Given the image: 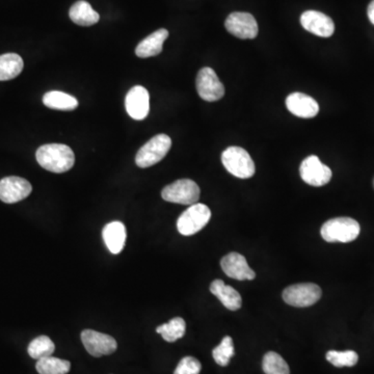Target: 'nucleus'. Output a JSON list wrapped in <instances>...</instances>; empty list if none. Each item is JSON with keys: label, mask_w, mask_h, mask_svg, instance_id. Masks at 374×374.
Here are the masks:
<instances>
[{"label": "nucleus", "mask_w": 374, "mask_h": 374, "mask_svg": "<svg viewBox=\"0 0 374 374\" xmlns=\"http://www.w3.org/2000/svg\"><path fill=\"white\" fill-rule=\"evenodd\" d=\"M36 158L43 168L56 174L68 172L75 164L74 152L63 144L41 146L36 150Z\"/></svg>", "instance_id": "1"}, {"label": "nucleus", "mask_w": 374, "mask_h": 374, "mask_svg": "<svg viewBox=\"0 0 374 374\" xmlns=\"http://www.w3.org/2000/svg\"><path fill=\"white\" fill-rule=\"evenodd\" d=\"M359 223L351 217H336L325 221L321 227V237L327 243H351L360 235Z\"/></svg>", "instance_id": "2"}, {"label": "nucleus", "mask_w": 374, "mask_h": 374, "mask_svg": "<svg viewBox=\"0 0 374 374\" xmlns=\"http://www.w3.org/2000/svg\"><path fill=\"white\" fill-rule=\"evenodd\" d=\"M172 147V140L164 133L157 134L138 150L135 164L138 168H146L162 162Z\"/></svg>", "instance_id": "3"}, {"label": "nucleus", "mask_w": 374, "mask_h": 374, "mask_svg": "<svg viewBox=\"0 0 374 374\" xmlns=\"http://www.w3.org/2000/svg\"><path fill=\"white\" fill-rule=\"evenodd\" d=\"M226 170L241 179H249L255 174V164L250 154L241 147H229L221 154Z\"/></svg>", "instance_id": "4"}, {"label": "nucleus", "mask_w": 374, "mask_h": 374, "mask_svg": "<svg viewBox=\"0 0 374 374\" xmlns=\"http://www.w3.org/2000/svg\"><path fill=\"white\" fill-rule=\"evenodd\" d=\"M200 187L190 179H180L166 185L162 197L166 202L181 205H194L200 199Z\"/></svg>", "instance_id": "5"}, {"label": "nucleus", "mask_w": 374, "mask_h": 374, "mask_svg": "<svg viewBox=\"0 0 374 374\" xmlns=\"http://www.w3.org/2000/svg\"><path fill=\"white\" fill-rule=\"evenodd\" d=\"M211 219V211L206 205L196 203L190 205L177 221V229L184 236H190L200 232Z\"/></svg>", "instance_id": "6"}, {"label": "nucleus", "mask_w": 374, "mask_h": 374, "mask_svg": "<svg viewBox=\"0 0 374 374\" xmlns=\"http://www.w3.org/2000/svg\"><path fill=\"white\" fill-rule=\"evenodd\" d=\"M320 287L314 283H300L289 286L283 292V300L290 306L305 308L316 304L320 300Z\"/></svg>", "instance_id": "7"}, {"label": "nucleus", "mask_w": 374, "mask_h": 374, "mask_svg": "<svg viewBox=\"0 0 374 374\" xmlns=\"http://www.w3.org/2000/svg\"><path fill=\"white\" fill-rule=\"evenodd\" d=\"M197 91L203 100L208 102L221 100L225 96V87L213 69L206 67L199 71Z\"/></svg>", "instance_id": "8"}, {"label": "nucleus", "mask_w": 374, "mask_h": 374, "mask_svg": "<svg viewBox=\"0 0 374 374\" xmlns=\"http://www.w3.org/2000/svg\"><path fill=\"white\" fill-rule=\"evenodd\" d=\"M81 341L87 353L95 358L111 355L118 349V343L115 338L96 331H83L81 333Z\"/></svg>", "instance_id": "9"}, {"label": "nucleus", "mask_w": 374, "mask_h": 374, "mask_svg": "<svg viewBox=\"0 0 374 374\" xmlns=\"http://www.w3.org/2000/svg\"><path fill=\"white\" fill-rule=\"evenodd\" d=\"M300 177L307 184L320 187L327 184L332 179V170L323 164L317 156L307 157L300 164Z\"/></svg>", "instance_id": "10"}, {"label": "nucleus", "mask_w": 374, "mask_h": 374, "mask_svg": "<svg viewBox=\"0 0 374 374\" xmlns=\"http://www.w3.org/2000/svg\"><path fill=\"white\" fill-rule=\"evenodd\" d=\"M230 34L243 40H252L258 36V23L253 15L249 13L235 12L230 14L225 22Z\"/></svg>", "instance_id": "11"}, {"label": "nucleus", "mask_w": 374, "mask_h": 374, "mask_svg": "<svg viewBox=\"0 0 374 374\" xmlns=\"http://www.w3.org/2000/svg\"><path fill=\"white\" fill-rule=\"evenodd\" d=\"M32 192V184L21 177L10 176L0 180V200L7 204L20 202Z\"/></svg>", "instance_id": "12"}, {"label": "nucleus", "mask_w": 374, "mask_h": 374, "mask_svg": "<svg viewBox=\"0 0 374 374\" xmlns=\"http://www.w3.org/2000/svg\"><path fill=\"white\" fill-rule=\"evenodd\" d=\"M125 107L132 119L136 121L146 119L150 111L149 91L142 85L132 87L126 96Z\"/></svg>", "instance_id": "13"}, {"label": "nucleus", "mask_w": 374, "mask_h": 374, "mask_svg": "<svg viewBox=\"0 0 374 374\" xmlns=\"http://www.w3.org/2000/svg\"><path fill=\"white\" fill-rule=\"evenodd\" d=\"M221 270L229 278L239 280H252L256 278L255 272L250 267L245 256L230 253L221 261Z\"/></svg>", "instance_id": "14"}, {"label": "nucleus", "mask_w": 374, "mask_h": 374, "mask_svg": "<svg viewBox=\"0 0 374 374\" xmlns=\"http://www.w3.org/2000/svg\"><path fill=\"white\" fill-rule=\"evenodd\" d=\"M300 23L307 32L321 38H330L335 32L334 21L320 12H305L300 17Z\"/></svg>", "instance_id": "15"}, {"label": "nucleus", "mask_w": 374, "mask_h": 374, "mask_svg": "<svg viewBox=\"0 0 374 374\" xmlns=\"http://www.w3.org/2000/svg\"><path fill=\"white\" fill-rule=\"evenodd\" d=\"M286 107L290 113L298 118L311 119L319 113V105L315 99L304 93H292L286 99Z\"/></svg>", "instance_id": "16"}, {"label": "nucleus", "mask_w": 374, "mask_h": 374, "mask_svg": "<svg viewBox=\"0 0 374 374\" xmlns=\"http://www.w3.org/2000/svg\"><path fill=\"white\" fill-rule=\"evenodd\" d=\"M126 227L121 221H111L102 230V237L107 249L111 254H120L125 247Z\"/></svg>", "instance_id": "17"}, {"label": "nucleus", "mask_w": 374, "mask_h": 374, "mask_svg": "<svg viewBox=\"0 0 374 374\" xmlns=\"http://www.w3.org/2000/svg\"><path fill=\"white\" fill-rule=\"evenodd\" d=\"M168 36V32L164 28L156 30L138 45L135 50L136 56L140 58H148L162 54L164 41Z\"/></svg>", "instance_id": "18"}, {"label": "nucleus", "mask_w": 374, "mask_h": 374, "mask_svg": "<svg viewBox=\"0 0 374 374\" xmlns=\"http://www.w3.org/2000/svg\"><path fill=\"white\" fill-rule=\"evenodd\" d=\"M210 292L217 296L228 310L237 311L241 308L243 300L239 292L232 286L226 285L223 280H214L210 285Z\"/></svg>", "instance_id": "19"}, {"label": "nucleus", "mask_w": 374, "mask_h": 374, "mask_svg": "<svg viewBox=\"0 0 374 374\" xmlns=\"http://www.w3.org/2000/svg\"><path fill=\"white\" fill-rule=\"evenodd\" d=\"M70 19L77 25L91 26L100 20V16L87 1L79 0L71 7L69 12Z\"/></svg>", "instance_id": "20"}, {"label": "nucleus", "mask_w": 374, "mask_h": 374, "mask_svg": "<svg viewBox=\"0 0 374 374\" xmlns=\"http://www.w3.org/2000/svg\"><path fill=\"white\" fill-rule=\"evenodd\" d=\"M43 103L48 109L56 111H74L78 107V101L75 97L60 91H52L45 94Z\"/></svg>", "instance_id": "21"}, {"label": "nucleus", "mask_w": 374, "mask_h": 374, "mask_svg": "<svg viewBox=\"0 0 374 374\" xmlns=\"http://www.w3.org/2000/svg\"><path fill=\"white\" fill-rule=\"evenodd\" d=\"M23 68V60L19 54H6L0 56V81L16 78Z\"/></svg>", "instance_id": "22"}, {"label": "nucleus", "mask_w": 374, "mask_h": 374, "mask_svg": "<svg viewBox=\"0 0 374 374\" xmlns=\"http://www.w3.org/2000/svg\"><path fill=\"white\" fill-rule=\"evenodd\" d=\"M185 331H186V323H185L184 319L181 317H175V318L170 319L168 323H164L156 329V332L162 335V338L166 342L170 343L182 338L184 336Z\"/></svg>", "instance_id": "23"}, {"label": "nucleus", "mask_w": 374, "mask_h": 374, "mask_svg": "<svg viewBox=\"0 0 374 374\" xmlns=\"http://www.w3.org/2000/svg\"><path fill=\"white\" fill-rule=\"evenodd\" d=\"M36 369L38 374H67L70 371L71 363L50 355L38 360Z\"/></svg>", "instance_id": "24"}, {"label": "nucleus", "mask_w": 374, "mask_h": 374, "mask_svg": "<svg viewBox=\"0 0 374 374\" xmlns=\"http://www.w3.org/2000/svg\"><path fill=\"white\" fill-rule=\"evenodd\" d=\"M56 351V345L52 339L47 336H38L28 345V355L34 360L50 357Z\"/></svg>", "instance_id": "25"}, {"label": "nucleus", "mask_w": 374, "mask_h": 374, "mask_svg": "<svg viewBox=\"0 0 374 374\" xmlns=\"http://www.w3.org/2000/svg\"><path fill=\"white\" fill-rule=\"evenodd\" d=\"M262 368L265 374H290L289 366L285 360L274 351L264 355Z\"/></svg>", "instance_id": "26"}, {"label": "nucleus", "mask_w": 374, "mask_h": 374, "mask_svg": "<svg viewBox=\"0 0 374 374\" xmlns=\"http://www.w3.org/2000/svg\"><path fill=\"white\" fill-rule=\"evenodd\" d=\"M327 360L335 367H353L359 361V355L355 351H330L327 353Z\"/></svg>", "instance_id": "27"}, {"label": "nucleus", "mask_w": 374, "mask_h": 374, "mask_svg": "<svg viewBox=\"0 0 374 374\" xmlns=\"http://www.w3.org/2000/svg\"><path fill=\"white\" fill-rule=\"evenodd\" d=\"M234 355L235 351H234L233 340L230 336H226L221 340V344L215 347L212 351L213 359L217 364L223 367L229 365L230 360Z\"/></svg>", "instance_id": "28"}, {"label": "nucleus", "mask_w": 374, "mask_h": 374, "mask_svg": "<svg viewBox=\"0 0 374 374\" xmlns=\"http://www.w3.org/2000/svg\"><path fill=\"white\" fill-rule=\"evenodd\" d=\"M202 365L194 357H185L179 362L174 374H200Z\"/></svg>", "instance_id": "29"}, {"label": "nucleus", "mask_w": 374, "mask_h": 374, "mask_svg": "<svg viewBox=\"0 0 374 374\" xmlns=\"http://www.w3.org/2000/svg\"><path fill=\"white\" fill-rule=\"evenodd\" d=\"M368 18H369L370 22L374 25V0H372L370 5L368 6Z\"/></svg>", "instance_id": "30"}]
</instances>
